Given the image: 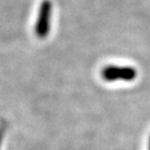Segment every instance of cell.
Returning a JSON list of instances; mask_svg holds the SVG:
<instances>
[{
    "mask_svg": "<svg viewBox=\"0 0 150 150\" xmlns=\"http://www.w3.org/2000/svg\"><path fill=\"white\" fill-rule=\"evenodd\" d=\"M137 76V71L132 67L107 66L101 70V77L106 81H131Z\"/></svg>",
    "mask_w": 150,
    "mask_h": 150,
    "instance_id": "cell-2",
    "label": "cell"
},
{
    "mask_svg": "<svg viewBox=\"0 0 150 150\" xmlns=\"http://www.w3.org/2000/svg\"><path fill=\"white\" fill-rule=\"evenodd\" d=\"M149 150H150V138H149Z\"/></svg>",
    "mask_w": 150,
    "mask_h": 150,
    "instance_id": "cell-4",
    "label": "cell"
},
{
    "mask_svg": "<svg viewBox=\"0 0 150 150\" xmlns=\"http://www.w3.org/2000/svg\"><path fill=\"white\" fill-rule=\"evenodd\" d=\"M2 137H4V128L0 127V145H1V141H2Z\"/></svg>",
    "mask_w": 150,
    "mask_h": 150,
    "instance_id": "cell-3",
    "label": "cell"
},
{
    "mask_svg": "<svg viewBox=\"0 0 150 150\" xmlns=\"http://www.w3.org/2000/svg\"><path fill=\"white\" fill-rule=\"evenodd\" d=\"M51 15H52V5L50 0H42L38 12L37 22L35 26V33L38 38L43 39L48 36L50 31Z\"/></svg>",
    "mask_w": 150,
    "mask_h": 150,
    "instance_id": "cell-1",
    "label": "cell"
}]
</instances>
